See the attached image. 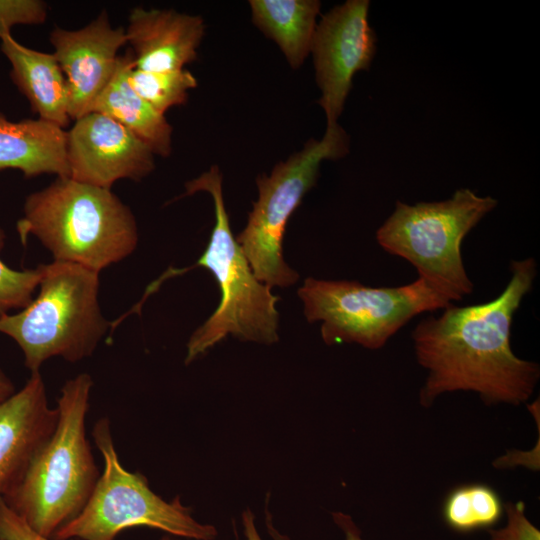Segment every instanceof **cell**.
I'll return each instance as SVG.
<instances>
[{
    "label": "cell",
    "mask_w": 540,
    "mask_h": 540,
    "mask_svg": "<svg viewBox=\"0 0 540 540\" xmlns=\"http://www.w3.org/2000/svg\"><path fill=\"white\" fill-rule=\"evenodd\" d=\"M501 294L486 303L444 308L422 319L412 331L417 362L428 375L419 402L430 407L447 392L473 391L486 405L517 406L533 394L539 365L517 357L510 346L513 316L533 286V258L512 260Z\"/></svg>",
    "instance_id": "cell-1"
},
{
    "label": "cell",
    "mask_w": 540,
    "mask_h": 540,
    "mask_svg": "<svg viewBox=\"0 0 540 540\" xmlns=\"http://www.w3.org/2000/svg\"><path fill=\"white\" fill-rule=\"evenodd\" d=\"M17 232L23 243L36 237L53 261L100 273L133 253L138 228L131 209L111 189L57 177L29 194Z\"/></svg>",
    "instance_id": "cell-2"
},
{
    "label": "cell",
    "mask_w": 540,
    "mask_h": 540,
    "mask_svg": "<svg viewBox=\"0 0 540 540\" xmlns=\"http://www.w3.org/2000/svg\"><path fill=\"white\" fill-rule=\"evenodd\" d=\"M92 386L87 373L64 383L57 399L54 432L18 486L2 497L25 523L48 538L79 515L100 477L86 436Z\"/></svg>",
    "instance_id": "cell-3"
},
{
    "label": "cell",
    "mask_w": 540,
    "mask_h": 540,
    "mask_svg": "<svg viewBox=\"0 0 540 540\" xmlns=\"http://www.w3.org/2000/svg\"><path fill=\"white\" fill-rule=\"evenodd\" d=\"M41 268L36 298L0 316V333L17 343L31 373L53 357L72 363L90 357L111 323L101 312L98 272L59 261Z\"/></svg>",
    "instance_id": "cell-4"
},
{
    "label": "cell",
    "mask_w": 540,
    "mask_h": 540,
    "mask_svg": "<svg viewBox=\"0 0 540 540\" xmlns=\"http://www.w3.org/2000/svg\"><path fill=\"white\" fill-rule=\"evenodd\" d=\"M199 191L208 192L213 199L215 225L206 249L190 268L199 266L209 270L219 285L221 299L214 313L191 335L187 343L186 364L228 334L265 344L279 340V313L276 310L279 297L272 294L271 287L255 277L233 236L218 166L213 165L207 172L186 182L183 196Z\"/></svg>",
    "instance_id": "cell-5"
},
{
    "label": "cell",
    "mask_w": 540,
    "mask_h": 540,
    "mask_svg": "<svg viewBox=\"0 0 540 540\" xmlns=\"http://www.w3.org/2000/svg\"><path fill=\"white\" fill-rule=\"evenodd\" d=\"M497 203L468 188L439 202L397 201L377 230L376 240L387 253L410 262L419 278L450 301H459L474 288L463 264L462 241Z\"/></svg>",
    "instance_id": "cell-6"
},
{
    "label": "cell",
    "mask_w": 540,
    "mask_h": 540,
    "mask_svg": "<svg viewBox=\"0 0 540 540\" xmlns=\"http://www.w3.org/2000/svg\"><path fill=\"white\" fill-rule=\"evenodd\" d=\"M92 437L104 460L103 472L83 510L52 539L115 540L122 531L142 526L193 540L216 538V528L196 521L179 496L165 501L145 476L122 466L108 418L95 423Z\"/></svg>",
    "instance_id": "cell-7"
},
{
    "label": "cell",
    "mask_w": 540,
    "mask_h": 540,
    "mask_svg": "<svg viewBox=\"0 0 540 540\" xmlns=\"http://www.w3.org/2000/svg\"><path fill=\"white\" fill-rule=\"evenodd\" d=\"M308 322L321 321L327 345L383 347L416 315L444 309L451 301L422 278L398 287H369L356 281L305 279L298 289Z\"/></svg>",
    "instance_id": "cell-8"
},
{
    "label": "cell",
    "mask_w": 540,
    "mask_h": 540,
    "mask_svg": "<svg viewBox=\"0 0 540 540\" xmlns=\"http://www.w3.org/2000/svg\"><path fill=\"white\" fill-rule=\"evenodd\" d=\"M349 152V137L337 123L326 125L320 140L309 139L287 160L275 165L270 175L257 180L259 196L237 237L255 277L269 287H289L299 275L283 258L282 240L290 216L315 185L321 162L336 160Z\"/></svg>",
    "instance_id": "cell-9"
},
{
    "label": "cell",
    "mask_w": 540,
    "mask_h": 540,
    "mask_svg": "<svg viewBox=\"0 0 540 540\" xmlns=\"http://www.w3.org/2000/svg\"><path fill=\"white\" fill-rule=\"evenodd\" d=\"M370 1L348 0L333 7L316 25L310 52L321 91L318 104L327 125L337 123L354 75L368 70L377 50V37L368 21Z\"/></svg>",
    "instance_id": "cell-10"
},
{
    "label": "cell",
    "mask_w": 540,
    "mask_h": 540,
    "mask_svg": "<svg viewBox=\"0 0 540 540\" xmlns=\"http://www.w3.org/2000/svg\"><path fill=\"white\" fill-rule=\"evenodd\" d=\"M154 153L131 131L101 113L90 112L66 131L69 177L111 189L121 179L141 181L155 168Z\"/></svg>",
    "instance_id": "cell-11"
},
{
    "label": "cell",
    "mask_w": 540,
    "mask_h": 540,
    "mask_svg": "<svg viewBox=\"0 0 540 540\" xmlns=\"http://www.w3.org/2000/svg\"><path fill=\"white\" fill-rule=\"evenodd\" d=\"M50 42L66 80L69 117L75 121L92 111L111 80L118 52L127 44L125 28L113 27L108 13L102 11L80 29L54 28Z\"/></svg>",
    "instance_id": "cell-12"
},
{
    "label": "cell",
    "mask_w": 540,
    "mask_h": 540,
    "mask_svg": "<svg viewBox=\"0 0 540 540\" xmlns=\"http://www.w3.org/2000/svg\"><path fill=\"white\" fill-rule=\"evenodd\" d=\"M58 420L48 402L40 372L0 402V496L9 495L23 479L31 461L50 438Z\"/></svg>",
    "instance_id": "cell-13"
},
{
    "label": "cell",
    "mask_w": 540,
    "mask_h": 540,
    "mask_svg": "<svg viewBox=\"0 0 540 540\" xmlns=\"http://www.w3.org/2000/svg\"><path fill=\"white\" fill-rule=\"evenodd\" d=\"M204 32L200 16L142 7L130 12L125 29L134 68L152 72L180 70L195 61Z\"/></svg>",
    "instance_id": "cell-14"
},
{
    "label": "cell",
    "mask_w": 540,
    "mask_h": 540,
    "mask_svg": "<svg viewBox=\"0 0 540 540\" xmlns=\"http://www.w3.org/2000/svg\"><path fill=\"white\" fill-rule=\"evenodd\" d=\"M1 51L11 65L10 78L29 101L38 119L65 128L71 121L64 74L53 53L28 48L11 33L2 37Z\"/></svg>",
    "instance_id": "cell-15"
},
{
    "label": "cell",
    "mask_w": 540,
    "mask_h": 540,
    "mask_svg": "<svg viewBox=\"0 0 540 540\" xmlns=\"http://www.w3.org/2000/svg\"><path fill=\"white\" fill-rule=\"evenodd\" d=\"M4 169L19 170L27 178L69 177L66 131L38 118L14 122L0 113V170Z\"/></svg>",
    "instance_id": "cell-16"
},
{
    "label": "cell",
    "mask_w": 540,
    "mask_h": 540,
    "mask_svg": "<svg viewBox=\"0 0 540 540\" xmlns=\"http://www.w3.org/2000/svg\"><path fill=\"white\" fill-rule=\"evenodd\" d=\"M134 67L132 51L119 56L116 70L91 112L109 116L142 140L154 155L168 157L172 151L173 128L164 114L131 87L128 77Z\"/></svg>",
    "instance_id": "cell-17"
},
{
    "label": "cell",
    "mask_w": 540,
    "mask_h": 540,
    "mask_svg": "<svg viewBox=\"0 0 540 540\" xmlns=\"http://www.w3.org/2000/svg\"><path fill=\"white\" fill-rule=\"evenodd\" d=\"M252 21L275 41L293 69L310 53L320 12L318 0H250Z\"/></svg>",
    "instance_id": "cell-18"
},
{
    "label": "cell",
    "mask_w": 540,
    "mask_h": 540,
    "mask_svg": "<svg viewBox=\"0 0 540 540\" xmlns=\"http://www.w3.org/2000/svg\"><path fill=\"white\" fill-rule=\"evenodd\" d=\"M504 510L498 493L484 484L463 485L452 490L443 505L446 523L454 530L468 532L489 528Z\"/></svg>",
    "instance_id": "cell-19"
},
{
    "label": "cell",
    "mask_w": 540,
    "mask_h": 540,
    "mask_svg": "<svg viewBox=\"0 0 540 540\" xmlns=\"http://www.w3.org/2000/svg\"><path fill=\"white\" fill-rule=\"evenodd\" d=\"M128 79L133 90L161 114L185 104L188 91L197 86L194 75L184 68L163 72L133 68Z\"/></svg>",
    "instance_id": "cell-20"
},
{
    "label": "cell",
    "mask_w": 540,
    "mask_h": 540,
    "mask_svg": "<svg viewBox=\"0 0 540 540\" xmlns=\"http://www.w3.org/2000/svg\"><path fill=\"white\" fill-rule=\"evenodd\" d=\"M5 240V232L0 227V252ZM41 274V265L33 269L16 270L0 258V316L8 314L11 309L21 310L33 300Z\"/></svg>",
    "instance_id": "cell-21"
},
{
    "label": "cell",
    "mask_w": 540,
    "mask_h": 540,
    "mask_svg": "<svg viewBox=\"0 0 540 540\" xmlns=\"http://www.w3.org/2000/svg\"><path fill=\"white\" fill-rule=\"evenodd\" d=\"M47 18V4L40 0H0V40L18 24H42Z\"/></svg>",
    "instance_id": "cell-22"
},
{
    "label": "cell",
    "mask_w": 540,
    "mask_h": 540,
    "mask_svg": "<svg viewBox=\"0 0 540 540\" xmlns=\"http://www.w3.org/2000/svg\"><path fill=\"white\" fill-rule=\"evenodd\" d=\"M507 523L503 528L489 529L490 540H540V531L525 515L522 501L503 505Z\"/></svg>",
    "instance_id": "cell-23"
},
{
    "label": "cell",
    "mask_w": 540,
    "mask_h": 540,
    "mask_svg": "<svg viewBox=\"0 0 540 540\" xmlns=\"http://www.w3.org/2000/svg\"><path fill=\"white\" fill-rule=\"evenodd\" d=\"M0 540H54L33 530L0 496Z\"/></svg>",
    "instance_id": "cell-24"
},
{
    "label": "cell",
    "mask_w": 540,
    "mask_h": 540,
    "mask_svg": "<svg viewBox=\"0 0 540 540\" xmlns=\"http://www.w3.org/2000/svg\"><path fill=\"white\" fill-rule=\"evenodd\" d=\"M334 522L338 527L343 531L345 535V540H363L361 537L360 530L353 522L352 518L349 515H346L341 512H335L332 514ZM266 525L269 534L273 540H290L287 536L280 534L272 525V522L267 513Z\"/></svg>",
    "instance_id": "cell-25"
},
{
    "label": "cell",
    "mask_w": 540,
    "mask_h": 540,
    "mask_svg": "<svg viewBox=\"0 0 540 540\" xmlns=\"http://www.w3.org/2000/svg\"><path fill=\"white\" fill-rule=\"evenodd\" d=\"M242 523L245 540H262L255 526L254 515L250 510L243 512Z\"/></svg>",
    "instance_id": "cell-26"
},
{
    "label": "cell",
    "mask_w": 540,
    "mask_h": 540,
    "mask_svg": "<svg viewBox=\"0 0 540 540\" xmlns=\"http://www.w3.org/2000/svg\"><path fill=\"white\" fill-rule=\"evenodd\" d=\"M16 392L11 379L0 369V402L6 400Z\"/></svg>",
    "instance_id": "cell-27"
},
{
    "label": "cell",
    "mask_w": 540,
    "mask_h": 540,
    "mask_svg": "<svg viewBox=\"0 0 540 540\" xmlns=\"http://www.w3.org/2000/svg\"><path fill=\"white\" fill-rule=\"evenodd\" d=\"M160 540H179V539L173 538L171 536H164Z\"/></svg>",
    "instance_id": "cell-28"
}]
</instances>
